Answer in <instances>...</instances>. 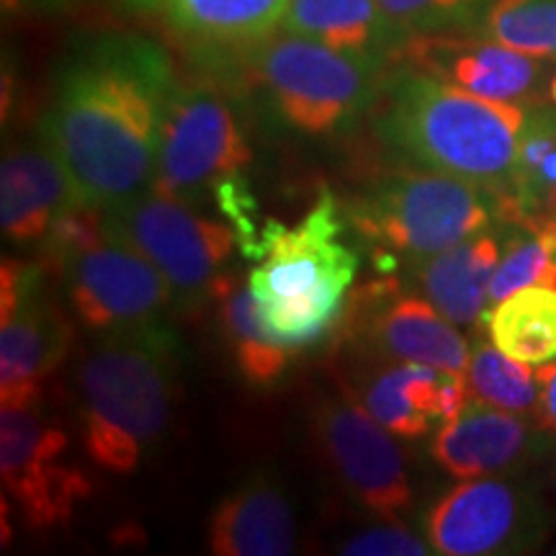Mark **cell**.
Returning <instances> with one entry per match:
<instances>
[{
	"label": "cell",
	"instance_id": "obj_18",
	"mask_svg": "<svg viewBox=\"0 0 556 556\" xmlns=\"http://www.w3.org/2000/svg\"><path fill=\"white\" fill-rule=\"evenodd\" d=\"M78 201L60 157L37 137L5 152L0 165V227L13 245L45 240L54 219Z\"/></svg>",
	"mask_w": 556,
	"mask_h": 556
},
{
	"label": "cell",
	"instance_id": "obj_2",
	"mask_svg": "<svg viewBox=\"0 0 556 556\" xmlns=\"http://www.w3.org/2000/svg\"><path fill=\"white\" fill-rule=\"evenodd\" d=\"M526 103L492 101L397 62L381 78L374 129L407 163L505 191Z\"/></svg>",
	"mask_w": 556,
	"mask_h": 556
},
{
	"label": "cell",
	"instance_id": "obj_32",
	"mask_svg": "<svg viewBox=\"0 0 556 556\" xmlns=\"http://www.w3.org/2000/svg\"><path fill=\"white\" fill-rule=\"evenodd\" d=\"M539 402H536V426L544 433L556 438V358L544 366H536Z\"/></svg>",
	"mask_w": 556,
	"mask_h": 556
},
{
	"label": "cell",
	"instance_id": "obj_26",
	"mask_svg": "<svg viewBox=\"0 0 556 556\" xmlns=\"http://www.w3.org/2000/svg\"><path fill=\"white\" fill-rule=\"evenodd\" d=\"M469 394L486 405L510 409V413H533L539 402V379L536 366L510 358L507 353L479 338L471 345L467 366Z\"/></svg>",
	"mask_w": 556,
	"mask_h": 556
},
{
	"label": "cell",
	"instance_id": "obj_20",
	"mask_svg": "<svg viewBox=\"0 0 556 556\" xmlns=\"http://www.w3.org/2000/svg\"><path fill=\"white\" fill-rule=\"evenodd\" d=\"M507 222L482 229L454 248L413 263V281L433 307L456 328H471L486 317V296L503 258Z\"/></svg>",
	"mask_w": 556,
	"mask_h": 556
},
{
	"label": "cell",
	"instance_id": "obj_21",
	"mask_svg": "<svg viewBox=\"0 0 556 556\" xmlns=\"http://www.w3.org/2000/svg\"><path fill=\"white\" fill-rule=\"evenodd\" d=\"M129 13L208 50H240L281 29L289 0H119Z\"/></svg>",
	"mask_w": 556,
	"mask_h": 556
},
{
	"label": "cell",
	"instance_id": "obj_8",
	"mask_svg": "<svg viewBox=\"0 0 556 556\" xmlns=\"http://www.w3.org/2000/svg\"><path fill=\"white\" fill-rule=\"evenodd\" d=\"M101 222L109 238L137 250L163 274L176 304L197 309L229 283L225 268L240 240L238 229L193 204L144 189L103 208Z\"/></svg>",
	"mask_w": 556,
	"mask_h": 556
},
{
	"label": "cell",
	"instance_id": "obj_14",
	"mask_svg": "<svg viewBox=\"0 0 556 556\" xmlns=\"http://www.w3.org/2000/svg\"><path fill=\"white\" fill-rule=\"evenodd\" d=\"M392 58L492 101H531L546 78L544 60L500 45L477 31L413 37L400 45Z\"/></svg>",
	"mask_w": 556,
	"mask_h": 556
},
{
	"label": "cell",
	"instance_id": "obj_3",
	"mask_svg": "<svg viewBox=\"0 0 556 556\" xmlns=\"http://www.w3.org/2000/svg\"><path fill=\"white\" fill-rule=\"evenodd\" d=\"M176 332L168 325L96 336L78 364L80 441L90 462L131 475L170 426Z\"/></svg>",
	"mask_w": 556,
	"mask_h": 556
},
{
	"label": "cell",
	"instance_id": "obj_19",
	"mask_svg": "<svg viewBox=\"0 0 556 556\" xmlns=\"http://www.w3.org/2000/svg\"><path fill=\"white\" fill-rule=\"evenodd\" d=\"M206 546L217 556H287L296 546V520L276 479L255 471L212 510Z\"/></svg>",
	"mask_w": 556,
	"mask_h": 556
},
{
	"label": "cell",
	"instance_id": "obj_16",
	"mask_svg": "<svg viewBox=\"0 0 556 556\" xmlns=\"http://www.w3.org/2000/svg\"><path fill=\"white\" fill-rule=\"evenodd\" d=\"M73 325L45 294V287L0 325V407H18L41 397L45 384L65 361Z\"/></svg>",
	"mask_w": 556,
	"mask_h": 556
},
{
	"label": "cell",
	"instance_id": "obj_33",
	"mask_svg": "<svg viewBox=\"0 0 556 556\" xmlns=\"http://www.w3.org/2000/svg\"><path fill=\"white\" fill-rule=\"evenodd\" d=\"M548 99H552V103L556 106V73L552 75V80H548Z\"/></svg>",
	"mask_w": 556,
	"mask_h": 556
},
{
	"label": "cell",
	"instance_id": "obj_4",
	"mask_svg": "<svg viewBox=\"0 0 556 556\" xmlns=\"http://www.w3.org/2000/svg\"><path fill=\"white\" fill-rule=\"evenodd\" d=\"M340 232L338 201L323 189L296 227L266 222L261 238L245 248L248 258L261 261L248 287L263 323L291 351L317 343L343 315L361 258Z\"/></svg>",
	"mask_w": 556,
	"mask_h": 556
},
{
	"label": "cell",
	"instance_id": "obj_25",
	"mask_svg": "<svg viewBox=\"0 0 556 556\" xmlns=\"http://www.w3.org/2000/svg\"><path fill=\"white\" fill-rule=\"evenodd\" d=\"M490 340L510 358L544 366L556 358V291L526 287L486 312Z\"/></svg>",
	"mask_w": 556,
	"mask_h": 556
},
{
	"label": "cell",
	"instance_id": "obj_17",
	"mask_svg": "<svg viewBox=\"0 0 556 556\" xmlns=\"http://www.w3.org/2000/svg\"><path fill=\"white\" fill-rule=\"evenodd\" d=\"M361 397L368 413L397 438H422L462 413L471 394L467 374L394 364L374 374Z\"/></svg>",
	"mask_w": 556,
	"mask_h": 556
},
{
	"label": "cell",
	"instance_id": "obj_11",
	"mask_svg": "<svg viewBox=\"0 0 556 556\" xmlns=\"http://www.w3.org/2000/svg\"><path fill=\"white\" fill-rule=\"evenodd\" d=\"M58 270L70 309L96 336L157 328L176 304L163 274L109 235L67 255Z\"/></svg>",
	"mask_w": 556,
	"mask_h": 556
},
{
	"label": "cell",
	"instance_id": "obj_1",
	"mask_svg": "<svg viewBox=\"0 0 556 556\" xmlns=\"http://www.w3.org/2000/svg\"><path fill=\"white\" fill-rule=\"evenodd\" d=\"M176 86L170 54L139 34H101L67 54L39 137L80 206L103 212L152 184Z\"/></svg>",
	"mask_w": 556,
	"mask_h": 556
},
{
	"label": "cell",
	"instance_id": "obj_9",
	"mask_svg": "<svg viewBox=\"0 0 556 556\" xmlns=\"http://www.w3.org/2000/svg\"><path fill=\"white\" fill-rule=\"evenodd\" d=\"M67 433L45 400L0 407V477L34 531L67 526L90 497L88 477L67 462Z\"/></svg>",
	"mask_w": 556,
	"mask_h": 556
},
{
	"label": "cell",
	"instance_id": "obj_31",
	"mask_svg": "<svg viewBox=\"0 0 556 556\" xmlns=\"http://www.w3.org/2000/svg\"><path fill=\"white\" fill-rule=\"evenodd\" d=\"M47 270L41 263H24V261H3L0 268V325L21 309V304L29 299L34 291L45 287Z\"/></svg>",
	"mask_w": 556,
	"mask_h": 556
},
{
	"label": "cell",
	"instance_id": "obj_27",
	"mask_svg": "<svg viewBox=\"0 0 556 556\" xmlns=\"http://www.w3.org/2000/svg\"><path fill=\"white\" fill-rule=\"evenodd\" d=\"M556 270V222L546 227L507 225V238L490 283V307L526 287H548Z\"/></svg>",
	"mask_w": 556,
	"mask_h": 556
},
{
	"label": "cell",
	"instance_id": "obj_28",
	"mask_svg": "<svg viewBox=\"0 0 556 556\" xmlns=\"http://www.w3.org/2000/svg\"><path fill=\"white\" fill-rule=\"evenodd\" d=\"M471 31L531 58L556 60V0H492Z\"/></svg>",
	"mask_w": 556,
	"mask_h": 556
},
{
	"label": "cell",
	"instance_id": "obj_13",
	"mask_svg": "<svg viewBox=\"0 0 556 556\" xmlns=\"http://www.w3.org/2000/svg\"><path fill=\"white\" fill-rule=\"evenodd\" d=\"M353 299V328L374 356L467 374L469 340L426 296L402 291L394 281H377Z\"/></svg>",
	"mask_w": 556,
	"mask_h": 556
},
{
	"label": "cell",
	"instance_id": "obj_6",
	"mask_svg": "<svg viewBox=\"0 0 556 556\" xmlns=\"http://www.w3.org/2000/svg\"><path fill=\"white\" fill-rule=\"evenodd\" d=\"M242 62L283 127L304 137H330L374 109L384 60L351 54L278 29L240 47Z\"/></svg>",
	"mask_w": 556,
	"mask_h": 556
},
{
	"label": "cell",
	"instance_id": "obj_7",
	"mask_svg": "<svg viewBox=\"0 0 556 556\" xmlns=\"http://www.w3.org/2000/svg\"><path fill=\"white\" fill-rule=\"evenodd\" d=\"M361 238L384 258L420 263L505 222L503 191L409 163L351 206Z\"/></svg>",
	"mask_w": 556,
	"mask_h": 556
},
{
	"label": "cell",
	"instance_id": "obj_5",
	"mask_svg": "<svg viewBox=\"0 0 556 556\" xmlns=\"http://www.w3.org/2000/svg\"><path fill=\"white\" fill-rule=\"evenodd\" d=\"M250 165L253 148L232 99L208 80H178L148 189L193 206L208 201L232 222L248 248L258 240L250 217L255 208Z\"/></svg>",
	"mask_w": 556,
	"mask_h": 556
},
{
	"label": "cell",
	"instance_id": "obj_23",
	"mask_svg": "<svg viewBox=\"0 0 556 556\" xmlns=\"http://www.w3.org/2000/svg\"><path fill=\"white\" fill-rule=\"evenodd\" d=\"M281 29L364 58H392L379 0H289Z\"/></svg>",
	"mask_w": 556,
	"mask_h": 556
},
{
	"label": "cell",
	"instance_id": "obj_12",
	"mask_svg": "<svg viewBox=\"0 0 556 556\" xmlns=\"http://www.w3.org/2000/svg\"><path fill=\"white\" fill-rule=\"evenodd\" d=\"M433 554L495 556L536 546L544 518L536 497L505 477L458 479L422 518Z\"/></svg>",
	"mask_w": 556,
	"mask_h": 556
},
{
	"label": "cell",
	"instance_id": "obj_10",
	"mask_svg": "<svg viewBox=\"0 0 556 556\" xmlns=\"http://www.w3.org/2000/svg\"><path fill=\"white\" fill-rule=\"evenodd\" d=\"M312 438L345 492L371 516L400 520L413 507L407 462L392 430L353 400L323 397L312 409Z\"/></svg>",
	"mask_w": 556,
	"mask_h": 556
},
{
	"label": "cell",
	"instance_id": "obj_22",
	"mask_svg": "<svg viewBox=\"0 0 556 556\" xmlns=\"http://www.w3.org/2000/svg\"><path fill=\"white\" fill-rule=\"evenodd\" d=\"M503 199L507 225L556 222V106L528 109Z\"/></svg>",
	"mask_w": 556,
	"mask_h": 556
},
{
	"label": "cell",
	"instance_id": "obj_30",
	"mask_svg": "<svg viewBox=\"0 0 556 556\" xmlns=\"http://www.w3.org/2000/svg\"><path fill=\"white\" fill-rule=\"evenodd\" d=\"M345 556H428L433 554L428 539L415 536L400 520H384V526H374L356 533L340 546Z\"/></svg>",
	"mask_w": 556,
	"mask_h": 556
},
{
	"label": "cell",
	"instance_id": "obj_24",
	"mask_svg": "<svg viewBox=\"0 0 556 556\" xmlns=\"http://www.w3.org/2000/svg\"><path fill=\"white\" fill-rule=\"evenodd\" d=\"M217 299L222 332L242 381L255 389L276 387L289 368L291 348L270 336L250 287L229 281Z\"/></svg>",
	"mask_w": 556,
	"mask_h": 556
},
{
	"label": "cell",
	"instance_id": "obj_15",
	"mask_svg": "<svg viewBox=\"0 0 556 556\" xmlns=\"http://www.w3.org/2000/svg\"><path fill=\"white\" fill-rule=\"evenodd\" d=\"M539 430L520 413L471 397L462 413L435 430L430 456L454 479L505 477L539 454L544 443Z\"/></svg>",
	"mask_w": 556,
	"mask_h": 556
},
{
	"label": "cell",
	"instance_id": "obj_29",
	"mask_svg": "<svg viewBox=\"0 0 556 556\" xmlns=\"http://www.w3.org/2000/svg\"><path fill=\"white\" fill-rule=\"evenodd\" d=\"M492 0H379L394 50L413 37L471 31Z\"/></svg>",
	"mask_w": 556,
	"mask_h": 556
}]
</instances>
